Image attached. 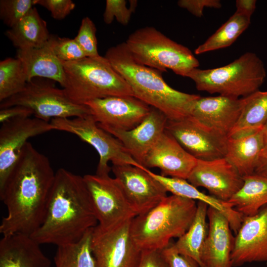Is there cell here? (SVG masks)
Segmentation results:
<instances>
[{
    "instance_id": "obj_1",
    "label": "cell",
    "mask_w": 267,
    "mask_h": 267,
    "mask_svg": "<svg viewBox=\"0 0 267 267\" xmlns=\"http://www.w3.org/2000/svg\"><path fill=\"white\" fill-rule=\"evenodd\" d=\"M48 158L29 142L3 185L0 198L7 210L0 225L2 236L31 235L41 225L54 181Z\"/></svg>"
},
{
    "instance_id": "obj_2",
    "label": "cell",
    "mask_w": 267,
    "mask_h": 267,
    "mask_svg": "<svg viewBox=\"0 0 267 267\" xmlns=\"http://www.w3.org/2000/svg\"><path fill=\"white\" fill-rule=\"evenodd\" d=\"M97 224L83 177L59 169L44 219L31 236L40 244L66 245L78 242Z\"/></svg>"
},
{
    "instance_id": "obj_3",
    "label": "cell",
    "mask_w": 267,
    "mask_h": 267,
    "mask_svg": "<svg viewBox=\"0 0 267 267\" xmlns=\"http://www.w3.org/2000/svg\"><path fill=\"white\" fill-rule=\"evenodd\" d=\"M104 57L126 81L134 97L160 110L169 120L189 116L193 103L200 95L171 88L160 71L135 61L125 42L110 47Z\"/></svg>"
},
{
    "instance_id": "obj_4",
    "label": "cell",
    "mask_w": 267,
    "mask_h": 267,
    "mask_svg": "<svg viewBox=\"0 0 267 267\" xmlns=\"http://www.w3.org/2000/svg\"><path fill=\"white\" fill-rule=\"evenodd\" d=\"M196 209L194 200L167 196L147 212L131 220L132 238L141 251L162 250L172 238H178L186 232Z\"/></svg>"
},
{
    "instance_id": "obj_5",
    "label": "cell",
    "mask_w": 267,
    "mask_h": 267,
    "mask_svg": "<svg viewBox=\"0 0 267 267\" xmlns=\"http://www.w3.org/2000/svg\"><path fill=\"white\" fill-rule=\"evenodd\" d=\"M65 72L63 89L80 104L112 96H134L122 76L104 56L62 62Z\"/></svg>"
},
{
    "instance_id": "obj_6",
    "label": "cell",
    "mask_w": 267,
    "mask_h": 267,
    "mask_svg": "<svg viewBox=\"0 0 267 267\" xmlns=\"http://www.w3.org/2000/svg\"><path fill=\"white\" fill-rule=\"evenodd\" d=\"M267 72L264 62L255 53L247 52L228 64L213 69L191 70L187 77L197 90L239 98L258 90Z\"/></svg>"
},
{
    "instance_id": "obj_7",
    "label": "cell",
    "mask_w": 267,
    "mask_h": 267,
    "mask_svg": "<svg viewBox=\"0 0 267 267\" xmlns=\"http://www.w3.org/2000/svg\"><path fill=\"white\" fill-rule=\"evenodd\" d=\"M125 43L135 61L161 72L170 69L187 77L191 70L199 66L198 59L188 48L153 27L136 30Z\"/></svg>"
},
{
    "instance_id": "obj_8",
    "label": "cell",
    "mask_w": 267,
    "mask_h": 267,
    "mask_svg": "<svg viewBox=\"0 0 267 267\" xmlns=\"http://www.w3.org/2000/svg\"><path fill=\"white\" fill-rule=\"evenodd\" d=\"M16 105L30 109L35 117L48 122L55 118L84 117L91 115L86 105L72 101L63 89L34 79L28 82L21 91L0 102V109Z\"/></svg>"
},
{
    "instance_id": "obj_9",
    "label": "cell",
    "mask_w": 267,
    "mask_h": 267,
    "mask_svg": "<svg viewBox=\"0 0 267 267\" xmlns=\"http://www.w3.org/2000/svg\"><path fill=\"white\" fill-rule=\"evenodd\" d=\"M50 122L55 130L74 134L96 150L99 160L96 174L109 175L111 167L108 166L109 162L113 165L143 166L130 155L118 139L100 128L91 115L73 119L55 118Z\"/></svg>"
},
{
    "instance_id": "obj_10",
    "label": "cell",
    "mask_w": 267,
    "mask_h": 267,
    "mask_svg": "<svg viewBox=\"0 0 267 267\" xmlns=\"http://www.w3.org/2000/svg\"><path fill=\"white\" fill-rule=\"evenodd\" d=\"M131 220L108 228H93L90 246L96 267H138L142 251L132 238Z\"/></svg>"
},
{
    "instance_id": "obj_11",
    "label": "cell",
    "mask_w": 267,
    "mask_h": 267,
    "mask_svg": "<svg viewBox=\"0 0 267 267\" xmlns=\"http://www.w3.org/2000/svg\"><path fill=\"white\" fill-rule=\"evenodd\" d=\"M83 178L99 227H110L137 215L115 178L96 174Z\"/></svg>"
},
{
    "instance_id": "obj_12",
    "label": "cell",
    "mask_w": 267,
    "mask_h": 267,
    "mask_svg": "<svg viewBox=\"0 0 267 267\" xmlns=\"http://www.w3.org/2000/svg\"><path fill=\"white\" fill-rule=\"evenodd\" d=\"M165 131L197 160H212L225 156L227 137L190 116L178 120H168Z\"/></svg>"
},
{
    "instance_id": "obj_13",
    "label": "cell",
    "mask_w": 267,
    "mask_h": 267,
    "mask_svg": "<svg viewBox=\"0 0 267 267\" xmlns=\"http://www.w3.org/2000/svg\"><path fill=\"white\" fill-rule=\"evenodd\" d=\"M90 114L102 129L130 130L149 113L150 106L134 96H112L86 102Z\"/></svg>"
},
{
    "instance_id": "obj_14",
    "label": "cell",
    "mask_w": 267,
    "mask_h": 267,
    "mask_svg": "<svg viewBox=\"0 0 267 267\" xmlns=\"http://www.w3.org/2000/svg\"><path fill=\"white\" fill-rule=\"evenodd\" d=\"M52 130L50 122L36 117L17 118L1 123L0 128V188L15 166L29 138Z\"/></svg>"
},
{
    "instance_id": "obj_15",
    "label": "cell",
    "mask_w": 267,
    "mask_h": 267,
    "mask_svg": "<svg viewBox=\"0 0 267 267\" xmlns=\"http://www.w3.org/2000/svg\"><path fill=\"white\" fill-rule=\"evenodd\" d=\"M148 169L129 164L111 167L114 178L137 215L147 212L167 196L165 188Z\"/></svg>"
},
{
    "instance_id": "obj_16",
    "label": "cell",
    "mask_w": 267,
    "mask_h": 267,
    "mask_svg": "<svg viewBox=\"0 0 267 267\" xmlns=\"http://www.w3.org/2000/svg\"><path fill=\"white\" fill-rule=\"evenodd\" d=\"M187 180L196 187L205 188L215 197L225 202L243 184V177L225 158L197 160Z\"/></svg>"
},
{
    "instance_id": "obj_17",
    "label": "cell",
    "mask_w": 267,
    "mask_h": 267,
    "mask_svg": "<svg viewBox=\"0 0 267 267\" xmlns=\"http://www.w3.org/2000/svg\"><path fill=\"white\" fill-rule=\"evenodd\" d=\"M232 267L267 262V205L256 215L244 217L231 255Z\"/></svg>"
},
{
    "instance_id": "obj_18",
    "label": "cell",
    "mask_w": 267,
    "mask_h": 267,
    "mask_svg": "<svg viewBox=\"0 0 267 267\" xmlns=\"http://www.w3.org/2000/svg\"><path fill=\"white\" fill-rule=\"evenodd\" d=\"M243 98L222 95L199 96L193 103L189 116L208 128L228 136L240 115Z\"/></svg>"
},
{
    "instance_id": "obj_19",
    "label": "cell",
    "mask_w": 267,
    "mask_h": 267,
    "mask_svg": "<svg viewBox=\"0 0 267 267\" xmlns=\"http://www.w3.org/2000/svg\"><path fill=\"white\" fill-rule=\"evenodd\" d=\"M197 159L187 152L166 131L145 156L142 166L158 168L164 177L187 179Z\"/></svg>"
},
{
    "instance_id": "obj_20",
    "label": "cell",
    "mask_w": 267,
    "mask_h": 267,
    "mask_svg": "<svg viewBox=\"0 0 267 267\" xmlns=\"http://www.w3.org/2000/svg\"><path fill=\"white\" fill-rule=\"evenodd\" d=\"M207 219L208 234L201 256L202 267H232L231 255L235 237L227 219L209 206Z\"/></svg>"
},
{
    "instance_id": "obj_21",
    "label": "cell",
    "mask_w": 267,
    "mask_h": 267,
    "mask_svg": "<svg viewBox=\"0 0 267 267\" xmlns=\"http://www.w3.org/2000/svg\"><path fill=\"white\" fill-rule=\"evenodd\" d=\"M168 120L164 114L151 107L141 123L132 130H104L118 139L130 155L142 165L147 153L165 132Z\"/></svg>"
},
{
    "instance_id": "obj_22",
    "label": "cell",
    "mask_w": 267,
    "mask_h": 267,
    "mask_svg": "<svg viewBox=\"0 0 267 267\" xmlns=\"http://www.w3.org/2000/svg\"><path fill=\"white\" fill-rule=\"evenodd\" d=\"M30 235L13 234L0 241V267H52L50 260Z\"/></svg>"
},
{
    "instance_id": "obj_23",
    "label": "cell",
    "mask_w": 267,
    "mask_h": 267,
    "mask_svg": "<svg viewBox=\"0 0 267 267\" xmlns=\"http://www.w3.org/2000/svg\"><path fill=\"white\" fill-rule=\"evenodd\" d=\"M148 171L163 185L167 192L172 193L173 195L195 201L203 202L208 206L221 212L227 219L231 230L235 233H237L241 225L244 216L236 211L229 203L202 192L186 179L164 177L153 173L149 169Z\"/></svg>"
},
{
    "instance_id": "obj_24",
    "label": "cell",
    "mask_w": 267,
    "mask_h": 267,
    "mask_svg": "<svg viewBox=\"0 0 267 267\" xmlns=\"http://www.w3.org/2000/svg\"><path fill=\"white\" fill-rule=\"evenodd\" d=\"M265 148L263 128L248 135L227 137L224 157L243 177L254 173Z\"/></svg>"
},
{
    "instance_id": "obj_25",
    "label": "cell",
    "mask_w": 267,
    "mask_h": 267,
    "mask_svg": "<svg viewBox=\"0 0 267 267\" xmlns=\"http://www.w3.org/2000/svg\"><path fill=\"white\" fill-rule=\"evenodd\" d=\"M16 58L22 63L28 82L36 77H41L58 82L63 87L64 67L62 62L53 53L48 41L41 47L18 49Z\"/></svg>"
},
{
    "instance_id": "obj_26",
    "label": "cell",
    "mask_w": 267,
    "mask_h": 267,
    "mask_svg": "<svg viewBox=\"0 0 267 267\" xmlns=\"http://www.w3.org/2000/svg\"><path fill=\"white\" fill-rule=\"evenodd\" d=\"M5 34L13 45L20 50L41 47L51 35L46 22L41 17L35 6Z\"/></svg>"
},
{
    "instance_id": "obj_27",
    "label": "cell",
    "mask_w": 267,
    "mask_h": 267,
    "mask_svg": "<svg viewBox=\"0 0 267 267\" xmlns=\"http://www.w3.org/2000/svg\"><path fill=\"white\" fill-rule=\"evenodd\" d=\"M243 178L242 187L228 202L244 217L252 216L267 205V177L253 173Z\"/></svg>"
},
{
    "instance_id": "obj_28",
    "label": "cell",
    "mask_w": 267,
    "mask_h": 267,
    "mask_svg": "<svg viewBox=\"0 0 267 267\" xmlns=\"http://www.w3.org/2000/svg\"><path fill=\"white\" fill-rule=\"evenodd\" d=\"M243 98L240 115L228 137L254 133L263 129L267 122V90H258Z\"/></svg>"
},
{
    "instance_id": "obj_29",
    "label": "cell",
    "mask_w": 267,
    "mask_h": 267,
    "mask_svg": "<svg viewBox=\"0 0 267 267\" xmlns=\"http://www.w3.org/2000/svg\"><path fill=\"white\" fill-rule=\"evenodd\" d=\"M208 207L203 202H197L196 213L190 227L174 243L178 253L194 259L200 267H202L201 252L208 231L207 222Z\"/></svg>"
},
{
    "instance_id": "obj_30",
    "label": "cell",
    "mask_w": 267,
    "mask_h": 267,
    "mask_svg": "<svg viewBox=\"0 0 267 267\" xmlns=\"http://www.w3.org/2000/svg\"><path fill=\"white\" fill-rule=\"evenodd\" d=\"M251 18L235 13L194 50L196 54L225 48L231 45L249 26Z\"/></svg>"
},
{
    "instance_id": "obj_31",
    "label": "cell",
    "mask_w": 267,
    "mask_h": 267,
    "mask_svg": "<svg viewBox=\"0 0 267 267\" xmlns=\"http://www.w3.org/2000/svg\"><path fill=\"white\" fill-rule=\"evenodd\" d=\"M93 229L78 242L57 246L54 257L55 267H96L90 246Z\"/></svg>"
},
{
    "instance_id": "obj_32",
    "label": "cell",
    "mask_w": 267,
    "mask_h": 267,
    "mask_svg": "<svg viewBox=\"0 0 267 267\" xmlns=\"http://www.w3.org/2000/svg\"><path fill=\"white\" fill-rule=\"evenodd\" d=\"M28 80L24 67L17 58L0 62V102L21 91Z\"/></svg>"
},
{
    "instance_id": "obj_33",
    "label": "cell",
    "mask_w": 267,
    "mask_h": 267,
    "mask_svg": "<svg viewBox=\"0 0 267 267\" xmlns=\"http://www.w3.org/2000/svg\"><path fill=\"white\" fill-rule=\"evenodd\" d=\"M35 5V0H0V18L5 25L11 28Z\"/></svg>"
},
{
    "instance_id": "obj_34",
    "label": "cell",
    "mask_w": 267,
    "mask_h": 267,
    "mask_svg": "<svg viewBox=\"0 0 267 267\" xmlns=\"http://www.w3.org/2000/svg\"><path fill=\"white\" fill-rule=\"evenodd\" d=\"M48 44L57 58L62 62L78 60L86 57L74 39L50 35Z\"/></svg>"
},
{
    "instance_id": "obj_35",
    "label": "cell",
    "mask_w": 267,
    "mask_h": 267,
    "mask_svg": "<svg viewBox=\"0 0 267 267\" xmlns=\"http://www.w3.org/2000/svg\"><path fill=\"white\" fill-rule=\"evenodd\" d=\"M96 32V28L93 22L88 17H84L74 39L86 57L95 58L100 56L97 50Z\"/></svg>"
},
{
    "instance_id": "obj_36",
    "label": "cell",
    "mask_w": 267,
    "mask_h": 267,
    "mask_svg": "<svg viewBox=\"0 0 267 267\" xmlns=\"http://www.w3.org/2000/svg\"><path fill=\"white\" fill-rule=\"evenodd\" d=\"M130 6H127L125 0H107L103 13L104 22L111 24L115 18L120 24L127 25L130 22L132 13L137 6L136 0H130Z\"/></svg>"
},
{
    "instance_id": "obj_37",
    "label": "cell",
    "mask_w": 267,
    "mask_h": 267,
    "mask_svg": "<svg viewBox=\"0 0 267 267\" xmlns=\"http://www.w3.org/2000/svg\"><path fill=\"white\" fill-rule=\"evenodd\" d=\"M35 4L45 8L56 20L64 19L75 7L71 0H35Z\"/></svg>"
},
{
    "instance_id": "obj_38",
    "label": "cell",
    "mask_w": 267,
    "mask_h": 267,
    "mask_svg": "<svg viewBox=\"0 0 267 267\" xmlns=\"http://www.w3.org/2000/svg\"><path fill=\"white\" fill-rule=\"evenodd\" d=\"M161 252L168 267H200L194 259L178 253L172 241Z\"/></svg>"
},
{
    "instance_id": "obj_39",
    "label": "cell",
    "mask_w": 267,
    "mask_h": 267,
    "mask_svg": "<svg viewBox=\"0 0 267 267\" xmlns=\"http://www.w3.org/2000/svg\"><path fill=\"white\" fill-rule=\"evenodd\" d=\"M178 5L197 17L202 16L205 7L220 8L222 7L219 0H179Z\"/></svg>"
},
{
    "instance_id": "obj_40",
    "label": "cell",
    "mask_w": 267,
    "mask_h": 267,
    "mask_svg": "<svg viewBox=\"0 0 267 267\" xmlns=\"http://www.w3.org/2000/svg\"><path fill=\"white\" fill-rule=\"evenodd\" d=\"M138 267H168V266L161 250H147L142 251Z\"/></svg>"
},
{
    "instance_id": "obj_41",
    "label": "cell",
    "mask_w": 267,
    "mask_h": 267,
    "mask_svg": "<svg viewBox=\"0 0 267 267\" xmlns=\"http://www.w3.org/2000/svg\"><path fill=\"white\" fill-rule=\"evenodd\" d=\"M32 115H33L32 110L22 106L16 105L2 108L0 110V122L2 123L17 118L29 117Z\"/></svg>"
},
{
    "instance_id": "obj_42",
    "label": "cell",
    "mask_w": 267,
    "mask_h": 267,
    "mask_svg": "<svg viewBox=\"0 0 267 267\" xmlns=\"http://www.w3.org/2000/svg\"><path fill=\"white\" fill-rule=\"evenodd\" d=\"M256 3V0H237L235 2L236 12L251 18L255 10Z\"/></svg>"
},
{
    "instance_id": "obj_43",
    "label": "cell",
    "mask_w": 267,
    "mask_h": 267,
    "mask_svg": "<svg viewBox=\"0 0 267 267\" xmlns=\"http://www.w3.org/2000/svg\"><path fill=\"white\" fill-rule=\"evenodd\" d=\"M254 173L267 177V150L262 153Z\"/></svg>"
},
{
    "instance_id": "obj_44",
    "label": "cell",
    "mask_w": 267,
    "mask_h": 267,
    "mask_svg": "<svg viewBox=\"0 0 267 267\" xmlns=\"http://www.w3.org/2000/svg\"><path fill=\"white\" fill-rule=\"evenodd\" d=\"M264 134L265 144V148L264 150H267V122L264 127Z\"/></svg>"
},
{
    "instance_id": "obj_45",
    "label": "cell",
    "mask_w": 267,
    "mask_h": 267,
    "mask_svg": "<svg viewBox=\"0 0 267 267\" xmlns=\"http://www.w3.org/2000/svg\"><path fill=\"white\" fill-rule=\"evenodd\" d=\"M266 267H267V266Z\"/></svg>"
}]
</instances>
